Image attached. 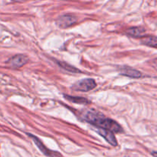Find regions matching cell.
I'll list each match as a JSON object with an SVG mask.
<instances>
[{
  "mask_svg": "<svg viewBox=\"0 0 157 157\" xmlns=\"http://www.w3.org/2000/svg\"><path fill=\"white\" fill-rule=\"evenodd\" d=\"M97 132L98 133V134L103 136L111 146H113V147L117 146V141L116 137H115V136L112 132L108 131V130H102V129H98Z\"/></svg>",
  "mask_w": 157,
  "mask_h": 157,
  "instance_id": "cell-7",
  "label": "cell"
},
{
  "mask_svg": "<svg viewBox=\"0 0 157 157\" xmlns=\"http://www.w3.org/2000/svg\"><path fill=\"white\" fill-rule=\"evenodd\" d=\"M29 58L24 55H17L10 58L9 61V64L13 67H21L24 66L28 62Z\"/></svg>",
  "mask_w": 157,
  "mask_h": 157,
  "instance_id": "cell-5",
  "label": "cell"
},
{
  "mask_svg": "<svg viewBox=\"0 0 157 157\" xmlns=\"http://www.w3.org/2000/svg\"><path fill=\"white\" fill-rule=\"evenodd\" d=\"M64 98L67 100V101H71V102L74 103V104H87L90 103V101L87 99L84 98H81V97H74V96H69V95H64Z\"/></svg>",
  "mask_w": 157,
  "mask_h": 157,
  "instance_id": "cell-10",
  "label": "cell"
},
{
  "mask_svg": "<svg viewBox=\"0 0 157 157\" xmlns=\"http://www.w3.org/2000/svg\"><path fill=\"white\" fill-rule=\"evenodd\" d=\"M28 136H30L31 138L32 139V140L34 141L35 145L38 147L40 150L43 153V154H44L45 156H49V157H61V155L60 154V153H58V152H55V151H52V150H49L48 149L47 147H45V146L43 144V143L38 139V137H36L34 135L31 134V133H27Z\"/></svg>",
  "mask_w": 157,
  "mask_h": 157,
  "instance_id": "cell-4",
  "label": "cell"
},
{
  "mask_svg": "<svg viewBox=\"0 0 157 157\" xmlns=\"http://www.w3.org/2000/svg\"><path fill=\"white\" fill-rule=\"evenodd\" d=\"M97 84L95 81L91 78H86L78 81L72 86V89L78 91L87 92L92 90L96 87Z\"/></svg>",
  "mask_w": 157,
  "mask_h": 157,
  "instance_id": "cell-2",
  "label": "cell"
},
{
  "mask_svg": "<svg viewBox=\"0 0 157 157\" xmlns=\"http://www.w3.org/2000/svg\"><path fill=\"white\" fill-rule=\"evenodd\" d=\"M127 35L129 36L133 37V38H138V37H143L146 33V30L142 27H132L126 31Z\"/></svg>",
  "mask_w": 157,
  "mask_h": 157,
  "instance_id": "cell-8",
  "label": "cell"
},
{
  "mask_svg": "<svg viewBox=\"0 0 157 157\" xmlns=\"http://www.w3.org/2000/svg\"><path fill=\"white\" fill-rule=\"evenodd\" d=\"M78 18L71 14H65L58 17L56 20V24L61 29H67L77 22Z\"/></svg>",
  "mask_w": 157,
  "mask_h": 157,
  "instance_id": "cell-3",
  "label": "cell"
},
{
  "mask_svg": "<svg viewBox=\"0 0 157 157\" xmlns=\"http://www.w3.org/2000/svg\"><path fill=\"white\" fill-rule=\"evenodd\" d=\"M83 120L86 122L92 124L98 129L108 130L112 133H122L123 129L120 124H118L113 120L106 117L104 115L97 111L87 110L82 113Z\"/></svg>",
  "mask_w": 157,
  "mask_h": 157,
  "instance_id": "cell-1",
  "label": "cell"
},
{
  "mask_svg": "<svg viewBox=\"0 0 157 157\" xmlns=\"http://www.w3.org/2000/svg\"><path fill=\"white\" fill-rule=\"evenodd\" d=\"M141 43L143 44L149 46V47L154 48H156L157 47L156 38L155 36H144L142 39H141Z\"/></svg>",
  "mask_w": 157,
  "mask_h": 157,
  "instance_id": "cell-9",
  "label": "cell"
},
{
  "mask_svg": "<svg viewBox=\"0 0 157 157\" xmlns=\"http://www.w3.org/2000/svg\"><path fill=\"white\" fill-rule=\"evenodd\" d=\"M58 65H60L61 68L64 69V70L68 72H71V73H78V72H80V71L77 69L76 67L71 66V64H67V63L64 62V61H58Z\"/></svg>",
  "mask_w": 157,
  "mask_h": 157,
  "instance_id": "cell-11",
  "label": "cell"
},
{
  "mask_svg": "<svg viewBox=\"0 0 157 157\" xmlns=\"http://www.w3.org/2000/svg\"><path fill=\"white\" fill-rule=\"evenodd\" d=\"M119 72L121 75L132 78H140L142 77V73L139 71L130 67H121L119 68Z\"/></svg>",
  "mask_w": 157,
  "mask_h": 157,
  "instance_id": "cell-6",
  "label": "cell"
}]
</instances>
